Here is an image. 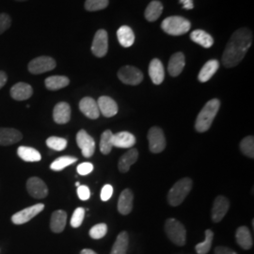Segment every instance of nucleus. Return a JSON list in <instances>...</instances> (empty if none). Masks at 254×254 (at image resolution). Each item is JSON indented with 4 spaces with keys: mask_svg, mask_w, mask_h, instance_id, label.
<instances>
[{
    "mask_svg": "<svg viewBox=\"0 0 254 254\" xmlns=\"http://www.w3.org/2000/svg\"><path fill=\"white\" fill-rule=\"evenodd\" d=\"M129 245V236L127 232H122L111 249L110 254H127Z\"/></svg>",
    "mask_w": 254,
    "mask_h": 254,
    "instance_id": "7c9ffc66",
    "label": "nucleus"
},
{
    "mask_svg": "<svg viewBox=\"0 0 254 254\" xmlns=\"http://www.w3.org/2000/svg\"><path fill=\"white\" fill-rule=\"evenodd\" d=\"M80 254H97L94 251H92V250H90V249H84V250H82L81 253Z\"/></svg>",
    "mask_w": 254,
    "mask_h": 254,
    "instance_id": "09e8293b",
    "label": "nucleus"
},
{
    "mask_svg": "<svg viewBox=\"0 0 254 254\" xmlns=\"http://www.w3.org/2000/svg\"><path fill=\"white\" fill-rule=\"evenodd\" d=\"M190 39L194 43L200 45V46H202L204 48H210L214 45L213 37L201 29H197V30L192 31L190 34Z\"/></svg>",
    "mask_w": 254,
    "mask_h": 254,
    "instance_id": "cd10ccee",
    "label": "nucleus"
},
{
    "mask_svg": "<svg viewBox=\"0 0 254 254\" xmlns=\"http://www.w3.org/2000/svg\"><path fill=\"white\" fill-rule=\"evenodd\" d=\"M240 150L246 156L254 157V137L253 136H246L240 142Z\"/></svg>",
    "mask_w": 254,
    "mask_h": 254,
    "instance_id": "c9c22d12",
    "label": "nucleus"
},
{
    "mask_svg": "<svg viewBox=\"0 0 254 254\" xmlns=\"http://www.w3.org/2000/svg\"><path fill=\"white\" fill-rule=\"evenodd\" d=\"M75 186H76V187H77V188H78V187H79V186H80V184H79V182H76V183H75Z\"/></svg>",
    "mask_w": 254,
    "mask_h": 254,
    "instance_id": "8fccbe9b",
    "label": "nucleus"
},
{
    "mask_svg": "<svg viewBox=\"0 0 254 254\" xmlns=\"http://www.w3.org/2000/svg\"><path fill=\"white\" fill-rule=\"evenodd\" d=\"M148 140L150 151L154 154H159L166 148V137L163 130L160 127H152L149 130Z\"/></svg>",
    "mask_w": 254,
    "mask_h": 254,
    "instance_id": "6e6552de",
    "label": "nucleus"
},
{
    "mask_svg": "<svg viewBox=\"0 0 254 254\" xmlns=\"http://www.w3.org/2000/svg\"><path fill=\"white\" fill-rule=\"evenodd\" d=\"M76 143L81 149L82 154L89 158L94 154L95 151V141L84 129H81L76 134Z\"/></svg>",
    "mask_w": 254,
    "mask_h": 254,
    "instance_id": "9b49d317",
    "label": "nucleus"
},
{
    "mask_svg": "<svg viewBox=\"0 0 254 254\" xmlns=\"http://www.w3.org/2000/svg\"><path fill=\"white\" fill-rule=\"evenodd\" d=\"M113 194V188L111 185H106L103 187L101 190V200L103 201H108Z\"/></svg>",
    "mask_w": 254,
    "mask_h": 254,
    "instance_id": "79ce46f5",
    "label": "nucleus"
},
{
    "mask_svg": "<svg viewBox=\"0 0 254 254\" xmlns=\"http://www.w3.org/2000/svg\"><path fill=\"white\" fill-rule=\"evenodd\" d=\"M79 109L82 113L91 120H96L100 116L97 102L91 97H84L79 102Z\"/></svg>",
    "mask_w": 254,
    "mask_h": 254,
    "instance_id": "4468645a",
    "label": "nucleus"
},
{
    "mask_svg": "<svg viewBox=\"0 0 254 254\" xmlns=\"http://www.w3.org/2000/svg\"><path fill=\"white\" fill-rule=\"evenodd\" d=\"M76 171L80 175H88L89 173H91L93 171V165L90 162L81 163L77 166Z\"/></svg>",
    "mask_w": 254,
    "mask_h": 254,
    "instance_id": "37998d69",
    "label": "nucleus"
},
{
    "mask_svg": "<svg viewBox=\"0 0 254 254\" xmlns=\"http://www.w3.org/2000/svg\"><path fill=\"white\" fill-rule=\"evenodd\" d=\"M53 119L58 125H65L71 119V108L66 102H61L55 106Z\"/></svg>",
    "mask_w": 254,
    "mask_h": 254,
    "instance_id": "a211bd4d",
    "label": "nucleus"
},
{
    "mask_svg": "<svg viewBox=\"0 0 254 254\" xmlns=\"http://www.w3.org/2000/svg\"><path fill=\"white\" fill-rule=\"evenodd\" d=\"M97 105L99 111L107 118H111L118 113L117 103L109 96H101L97 101Z\"/></svg>",
    "mask_w": 254,
    "mask_h": 254,
    "instance_id": "f3484780",
    "label": "nucleus"
},
{
    "mask_svg": "<svg viewBox=\"0 0 254 254\" xmlns=\"http://www.w3.org/2000/svg\"><path fill=\"white\" fill-rule=\"evenodd\" d=\"M11 25V19L7 13H0V35L9 29Z\"/></svg>",
    "mask_w": 254,
    "mask_h": 254,
    "instance_id": "a19ab883",
    "label": "nucleus"
},
{
    "mask_svg": "<svg viewBox=\"0 0 254 254\" xmlns=\"http://www.w3.org/2000/svg\"><path fill=\"white\" fill-rule=\"evenodd\" d=\"M161 27L164 31L172 36H181L190 29V22L181 16H170L164 19Z\"/></svg>",
    "mask_w": 254,
    "mask_h": 254,
    "instance_id": "20e7f679",
    "label": "nucleus"
},
{
    "mask_svg": "<svg viewBox=\"0 0 254 254\" xmlns=\"http://www.w3.org/2000/svg\"><path fill=\"white\" fill-rule=\"evenodd\" d=\"M77 195L82 200H87L91 197V191L87 186H79L77 188Z\"/></svg>",
    "mask_w": 254,
    "mask_h": 254,
    "instance_id": "c03bdc74",
    "label": "nucleus"
},
{
    "mask_svg": "<svg viewBox=\"0 0 254 254\" xmlns=\"http://www.w3.org/2000/svg\"><path fill=\"white\" fill-rule=\"evenodd\" d=\"M214 239V233L211 230H206L205 231V238L204 240L199 243L198 245L195 247L196 253L198 254H207L209 251L211 250V246H212V242Z\"/></svg>",
    "mask_w": 254,
    "mask_h": 254,
    "instance_id": "72a5a7b5",
    "label": "nucleus"
},
{
    "mask_svg": "<svg viewBox=\"0 0 254 254\" xmlns=\"http://www.w3.org/2000/svg\"><path fill=\"white\" fill-rule=\"evenodd\" d=\"M179 2L183 5L184 9H192L194 8L193 0H179Z\"/></svg>",
    "mask_w": 254,
    "mask_h": 254,
    "instance_id": "49530a36",
    "label": "nucleus"
},
{
    "mask_svg": "<svg viewBox=\"0 0 254 254\" xmlns=\"http://www.w3.org/2000/svg\"><path fill=\"white\" fill-rule=\"evenodd\" d=\"M109 50V35L105 29H99L93 39L91 45L92 54L98 58L105 57Z\"/></svg>",
    "mask_w": 254,
    "mask_h": 254,
    "instance_id": "9d476101",
    "label": "nucleus"
},
{
    "mask_svg": "<svg viewBox=\"0 0 254 254\" xmlns=\"http://www.w3.org/2000/svg\"><path fill=\"white\" fill-rule=\"evenodd\" d=\"M17 154L21 159L27 162H38L42 159V155L32 147L20 146L17 150Z\"/></svg>",
    "mask_w": 254,
    "mask_h": 254,
    "instance_id": "c756f323",
    "label": "nucleus"
},
{
    "mask_svg": "<svg viewBox=\"0 0 254 254\" xmlns=\"http://www.w3.org/2000/svg\"><path fill=\"white\" fill-rule=\"evenodd\" d=\"M219 107L220 102L218 99H212L205 104V106L200 110L198 117L196 119L195 129L198 132L203 133L208 131L209 128L213 124L214 119L218 114Z\"/></svg>",
    "mask_w": 254,
    "mask_h": 254,
    "instance_id": "f03ea898",
    "label": "nucleus"
},
{
    "mask_svg": "<svg viewBox=\"0 0 254 254\" xmlns=\"http://www.w3.org/2000/svg\"><path fill=\"white\" fill-rule=\"evenodd\" d=\"M138 158V152L136 149L131 148L128 152L121 156L119 160V171L121 173H126L129 171L130 167L136 162Z\"/></svg>",
    "mask_w": 254,
    "mask_h": 254,
    "instance_id": "b1692460",
    "label": "nucleus"
},
{
    "mask_svg": "<svg viewBox=\"0 0 254 254\" xmlns=\"http://www.w3.org/2000/svg\"><path fill=\"white\" fill-rule=\"evenodd\" d=\"M23 138L22 133L14 128L0 127V145H12Z\"/></svg>",
    "mask_w": 254,
    "mask_h": 254,
    "instance_id": "dca6fc26",
    "label": "nucleus"
},
{
    "mask_svg": "<svg viewBox=\"0 0 254 254\" xmlns=\"http://www.w3.org/2000/svg\"><path fill=\"white\" fill-rule=\"evenodd\" d=\"M119 79L127 85L136 86L143 80V73L134 66H124L118 72Z\"/></svg>",
    "mask_w": 254,
    "mask_h": 254,
    "instance_id": "423d86ee",
    "label": "nucleus"
},
{
    "mask_svg": "<svg viewBox=\"0 0 254 254\" xmlns=\"http://www.w3.org/2000/svg\"><path fill=\"white\" fill-rule=\"evenodd\" d=\"M67 222V214L64 210H57L51 216L50 229L53 233L60 234L64 232Z\"/></svg>",
    "mask_w": 254,
    "mask_h": 254,
    "instance_id": "5701e85b",
    "label": "nucleus"
},
{
    "mask_svg": "<svg viewBox=\"0 0 254 254\" xmlns=\"http://www.w3.org/2000/svg\"><path fill=\"white\" fill-rule=\"evenodd\" d=\"M54 59L47 56L38 57L28 64V71L33 74H41L52 71L56 68Z\"/></svg>",
    "mask_w": 254,
    "mask_h": 254,
    "instance_id": "0eeeda50",
    "label": "nucleus"
},
{
    "mask_svg": "<svg viewBox=\"0 0 254 254\" xmlns=\"http://www.w3.org/2000/svg\"><path fill=\"white\" fill-rule=\"evenodd\" d=\"M230 208V202L226 197L219 195L214 201L212 208V219L214 222L221 221Z\"/></svg>",
    "mask_w": 254,
    "mask_h": 254,
    "instance_id": "ddd939ff",
    "label": "nucleus"
},
{
    "mask_svg": "<svg viewBox=\"0 0 254 254\" xmlns=\"http://www.w3.org/2000/svg\"><path fill=\"white\" fill-rule=\"evenodd\" d=\"M215 254H238L235 251L227 247H217L215 249Z\"/></svg>",
    "mask_w": 254,
    "mask_h": 254,
    "instance_id": "a18cd8bd",
    "label": "nucleus"
},
{
    "mask_svg": "<svg viewBox=\"0 0 254 254\" xmlns=\"http://www.w3.org/2000/svg\"><path fill=\"white\" fill-rule=\"evenodd\" d=\"M162 11H163L162 3L154 0L152 1L146 8L144 15L149 22H154L160 17V15L162 14Z\"/></svg>",
    "mask_w": 254,
    "mask_h": 254,
    "instance_id": "2f4dec72",
    "label": "nucleus"
},
{
    "mask_svg": "<svg viewBox=\"0 0 254 254\" xmlns=\"http://www.w3.org/2000/svg\"><path fill=\"white\" fill-rule=\"evenodd\" d=\"M192 189L190 178H183L176 182L168 193V201L172 206H178L187 198Z\"/></svg>",
    "mask_w": 254,
    "mask_h": 254,
    "instance_id": "7ed1b4c3",
    "label": "nucleus"
},
{
    "mask_svg": "<svg viewBox=\"0 0 254 254\" xmlns=\"http://www.w3.org/2000/svg\"><path fill=\"white\" fill-rule=\"evenodd\" d=\"M7 80H8V77L6 73L3 71H0V89H2L5 86Z\"/></svg>",
    "mask_w": 254,
    "mask_h": 254,
    "instance_id": "de8ad7c7",
    "label": "nucleus"
},
{
    "mask_svg": "<svg viewBox=\"0 0 254 254\" xmlns=\"http://www.w3.org/2000/svg\"><path fill=\"white\" fill-rule=\"evenodd\" d=\"M46 145L54 151H64L67 146V139L59 136H50L46 139Z\"/></svg>",
    "mask_w": 254,
    "mask_h": 254,
    "instance_id": "e433bc0d",
    "label": "nucleus"
},
{
    "mask_svg": "<svg viewBox=\"0 0 254 254\" xmlns=\"http://www.w3.org/2000/svg\"><path fill=\"white\" fill-rule=\"evenodd\" d=\"M236 242L243 250H251L254 246V239L249 228L241 226L236 230Z\"/></svg>",
    "mask_w": 254,
    "mask_h": 254,
    "instance_id": "4be33fe9",
    "label": "nucleus"
},
{
    "mask_svg": "<svg viewBox=\"0 0 254 254\" xmlns=\"http://www.w3.org/2000/svg\"><path fill=\"white\" fill-rule=\"evenodd\" d=\"M44 209H45V204L44 203L34 204V205L30 206V207L23 209V210L19 211L17 213H15L11 217V221H12V223H14L16 225L25 224V223L28 222L29 220H31L32 218H35L37 215H39Z\"/></svg>",
    "mask_w": 254,
    "mask_h": 254,
    "instance_id": "1a4fd4ad",
    "label": "nucleus"
},
{
    "mask_svg": "<svg viewBox=\"0 0 254 254\" xmlns=\"http://www.w3.org/2000/svg\"><path fill=\"white\" fill-rule=\"evenodd\" d=\"M33 94L32 87L25 83V82H19L10 89V96L12 99L16 101H25L29 99Z\"/></svg>",
    "mask_w": 254,
    "mask_h": 254,
    "instance_id": "2eb2a0df",
    "label": "nucleus"
},
{
    "mask_svg": "<svg viewBox=\"0 0 254 254\" xmlns=\"http://www.w3.org/2000/svg\"><path fill=\"white\" fill-rule=\"evenodd\" d=\"M136 137L127 131L119 132L117 134H113L112 136V145L118 148L124 149H131L136 144Z\"/></svg>",
    "mask_w": 254,
    "mask_h": 254,
    "instance_id": "6ab92c4d",
    "label": "nucleus"
},
{
    "mask_svg": "<svg viewBox=\"0 0 254 254\" xmlns=\"http://www.w3.org/2000/svg\"><path fill=\"white\" fill-rule=\"evenodd\" d=\"M27 192L35 199H44L48 195L46 183L39 177H31L27 182Z\"/></svg>",
    "mask_w": 254,
    "mask_h": 254,
    "instance_id": "f8f14e48",
    "label": "nucleus"
},
{
    "mask_svg": "<svg viewBox=\"0 0 254 254\" xmlns=\"http://www.w3.org/2000/svg\"><path fill=\"white\" fill-rule=\"evenodd\" d=\"M77 161V158L76 157H73V156H62V157H59L55 160L53 163L51 164L50 168L52 171L55 172H61L64 170L66 167L72 165V164L75 163Z\"/></svg>",
    "mask_w": 254,
    "mask_h": 254,
    "instance_id": "473e14b6",
    "label": "nucleus"
},
{
    "mask_svg": "<svg viewBox=\"0 0 254 254\" xmlns=\"http://www.w3.org/2000/svg\"><path fill=\"white\" fill-rule=\"evenodd\" d=\"M253 32L242 27L237 29L228 42L226 48L222 56V64L226 68L236 67L244 59L248 50L253 44Z\"/></svg>",
    "mask_w": 254,
    "mask_h": 254,
    "instance_id": "f257e3e1",
    "label": "nucleus"
},
{
    "mask_svg": "<svg viewBox=\"0 0 254 254\" xmlns=\"http://www.w3.org/2000/svg\"><path fill=\"white\" fill-rule=\"evenodd\" d=\"M84 218H85V209L82 207L75 209L71 218V226L73 228L80 227L83 223Z\"/></svg>",
    "mask_w": 254,
    "mask_h": 254,
    "instance_id": "ea45409f",
    "label": "nucleus"
},
{
    "mask_svg": "<svg viewBox=\"0 0 254 254\" xmlns=\"http://www.w3.org/2000/svg\"><path fill=\"white\" fill-rule=\"evenodd\" d=\"M108 233V226L105 223H99L94 225L90 230V236L92 239H101L107 235Z\"/></svg>",
    "mask_w": 254,
    "mask_h": 254,
    "instance_id": "58836bf2",
    "label": "nucleus"
},
{
    "mask_svg": "<svg viewBox=\"0 0 254 254\" xmlns=\"http://www.w3.org/2000/svg\"><path fill=\"white\" fill-rule=\"evenodd\" d=\"M16 1H27V0H16Z\"/></svg>",
    "mask_w": 254,
    "mask_h": 254,
    "instance_id": "3c124183",
    "label": "nucleus"
},
{
    "mask_svg": "<svg viewBox=\"0 0 254 254\" xmlns=\"http://www.w3.org/2000/svg\"><path fill=\"white\" fill-rule=\"evenodd\" d=\"M165 232L169 239L175 245L185 246L187 240L186 228L175 218H169L165 223Z\"/></svg>",
    "mask_w": 254,
    "mask_h": 254,
    "instance_id": "39448f33",
    "label": "nucleus"
},
{
    "mask_svg": "<svg viewBox=\"0 0 254 254\" xmlns=\"http://www.w3.org/2000/svg\"><path fill=\"white\" fill-rule=\"evenodd\" d=\"M134 195L131 190L127 189L120 195L118 200V211L122 215H128L133 209Z\"/></svg>",
    "mask_w": 254,
    "mask_h": 254,
    "instance_id": "aec40b11",
    "label": "nucleus"
},
{
    "mask_svg": "<svg viewBox=\"0 0 254 254\" xmlns=\"http://www.w3.org/2000/svg\"><path fill=\"white\" fill-rule=\"evenodd\" d=\"M112 136L113 133L110 130H106L100 139V151L103 154H110L112 150Z\"/></svg>",
    "mask_w": 254,
    "mask_h": 254,
    "instance_id": "f704fd0d",
    "label": "nucleus"
},
{
    "mask_svg": "<svg viewBox=\"0 0 254 254\" xmlns=\"http://www.w3.org/2000/svg\"><path fill=\"white\" fill-rule=\"evenodd\" d=\"M46 87L49 91H58L64 89L70 84V80L64 75H53L47 77L45 81Z\"/></svg>",
    "mask_w": 254,
    "mask_h": 254,
    "instance_id": "c85d7f7f",
    "label": "nucleus"
},
{
    "mask_svg": "<svg viewBox=\"0 0 254 254\" xmlns=\"http://www.w3.org/2000/svg\"><path fill=\"white\" fill-rule=\"evenodd\" d=\"M120 45L124 47H130L135 43V34L131 27L123 26L120 27L117 31Z\"/></svg>",
    "mask_w": 254,
    "mask_h": 254,
    "instance_id": "bb28decb",
    "label": "nucleus"
},
{
    "mask_svg": "<svg viewBox=\"0 0 254 254\" xmlns=\"http://www.w3.org/2000/svg\"><path fill=\"white\" fill-rule=\"evenodd\" d=\"M219 67V63L217 60H211L204 64L198 75V79L201 83L207 82L216 73Z\"/></svg>",
    "mask_w": 254,
    "mask_h": 254,
    "instance_id": "a878e982",
    "label": "nucleus"
},
{
    "mask_svg": "<svg viewBox=\"0 0 254 254\" xmlns=\"http://www.w3.org/2000/svg\"><path fill=\"white\" fill-rule=\"evenodd\" d=\"M149 75L155 85H160L165 78V70L162 63L158 59H154L149 65Z\"/></svg>",
    "mask_w": 254,
    "mask_h": 254,
    "instance_id": "412c9836",
    "label": "nucleus"
},
{
    "mask_svg": "<svg viewBox=\"0 0 254 254\" xmlns=\"http://www.w3.org/2000/svg\"><path fill=\"white\" fill-rule=\"evenodd\" d=\"M109 6V0H86L85 9L89 11H96L106 9Z\"/></svg>",
    "mask_w": 254,
    "mask_h": 254,
    "instance_id": "4c0bfd02",
    "label": "nucleus"
},
{
    "mask_svg": "<svg viewBox=\"0 0 254 254\" xmlns=\"http://www.w3.org/2000/svg\"><path fill=\"white\" fill-rule=\"evenodd\" d=\"M186 65V61H185V56L182 52H178L172 56L168 70L169 73L172 76H178L180 73L183 72L184 68Z\"/></svg>",
    "mask_w": 254,
    "mask_h": 254,
    "instance_id": "393cba45",
    "label": "nucleus"
}]
</instances>
